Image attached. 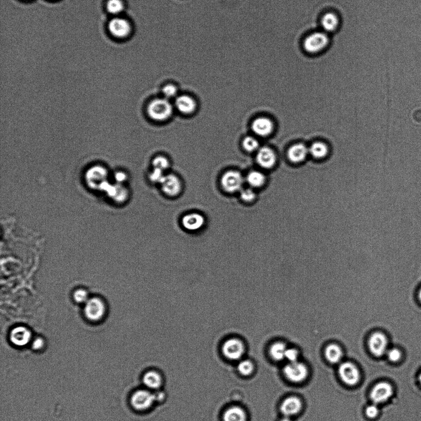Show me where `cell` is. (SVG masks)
Segmentation results:
<instances>
[{
  "label": "cell",
  "instance_id": "6da1fadb",
  "mask_svg": "<svg viewBox=\"0 0 421 421\" xmlns=\"http://www.w3.org/2000/svg\"><path fill=\"white\" fill-rule=\"evenodd\" d=\"M174 107L166 98H158L152 100L147 106V113L149 118L157 122H164L173 115Z\"/></svg>",
  "mask_w": 421,
  "mask_h": 421
},
{
  "label": "cell",
  "instance_id": "7a4b0ae2",
  "mask_svg": "<svg viewBox=\"0 0 421 421\" xmlns=\"http://www.w3.org/2000/svg\"><path fill=\"white\" fill-rule=\"evenodd\" d=\"M328 33L324 31L310 33L302 43L303 50L310 54H318L323 52L330 45Z\"/></svg>",
  "mask_w": 421,
  "mask_h": 421
},
{
  "label": "cell",
  "instance_id": "3957f363",
  "mask_svg": "<svg viewBox=\"0 0 421 421\" xmlns=\"http://www.w3.org/2000/svg\"><path fill=\"white\" fill-rule=\"evenodd\" d=\"M181 226L186 232L197 233L201 232L207 224V219L201 212L193 211L184 214L180 219Z\"/></svg>",
  "mask_w": 421,
  "mask_h": 421
},
{
  "label": "cell",
  "instance_id": "277c9868",
  "mask_svg": "<svg viewBox=\"0 0 421 421\" xmlns=\"http://www.w3.org/2000/svg\"><path fill=\"white\" fill-rule=\"evenodd\" d=\"M106 313V304L100 298H91L85 304L84 315L88 321L92 322L102 320L105 316Z\"/></svg>",
  "mask_w": 421,
  "mask_h": 421
},
{
  "label": "cell",
  "instance_id": "5b68a950",
  "mask_svg": "<svg viewBox=\"0 0 421 421\" xmlns=\"http://www.w3.org/2000/svg\"><path fill=\"white\" fill-rule=\"evenodd\" d=\"M244 179L239 171L230 170L224 173L221 178L220 183L224 191L233 194L240 192L243 189Z\"/></svg>",
  "mask_w": 421,
  "mask_h": 421
},
{
  "label": "cell",
  "instance_id": "8992f818",
  "mask_svg": "<svg viewBox=\"0 0 421 421\" xmlns=\"http://www.w3.org/2000/svg\"><path fill=\"white\" fill-rule=\"evenodd\" d=\"M222 352L226 357L236 361L241 359L245 352V345L241 338L229 337L223 343Z\"/></svg>",
  "mask_w": 421,
  "mask_h": 421
},
{
  "label": "cell",
  "instance_id": "52a82bcc",
  "mask_svg": "<svg viewBox=\"0 0 421 421\" xmlns=\"http://www.w3.org/2000/svg\"><path fill=\"white\" fill-rule=\"evenodd\" d=\"M368 344L371 353L377 357H380L387 352L388 338L382 331H374L369 336Z\"/></svg>",
  "mask_w": 421,
  "mask_h": 421
},
{
  "label": "cell",
  "instance_id": "ba28073f",
  "mask_svg": "<svg viewBox=\"0 0 421 421\" xmlns=\"http://www.w3.org/2000/svg\"><path fill=\"white\" fill-rule=\"evenodd\" d=\"M156 401L155 393L146 390H140L135 392L131 398V404L135 410L145 411L148 410Z\"/></svg>",
  "mask_w": 421,
  "mask_h": 421
},
{
  "label": "cell",
  "instance_id": "9c48e42d",
  "mask_svg": "<svg viewBox=\"0 0 421 421\" xmlns=\"http://www.w3.org/2000/svg\"><path fill=\"white\" fill-rule=\"evenodd\" d=\"M284 374L287 379L291 382L299 383L306 379L308 375V370L306 365L302 362H290L284 367Z\"/></svg>",
  "mask_w": 421,
  "mask_h": 421
},
{
  "label": "cell",
  "instance_id": "30bf717a",
  "mask_svg": "<svg viewBox=\"0 0 421 421\" xmlns=\"http://www.w3.org/2000/svg\"><path fill=\"white\" fill-rule=\"evenodd\" d=\"M160 185L161 186L162 192L169 197H176L182 190V183L180 178L173 174L165 175Z\"/></svg>",
  "mask_w": 421,
  "mask_h": 421
},
{
  "label": "cell",
  "instance_id": "8fae6325",
  "mask_svg": "<svg viewBox=\"0 0 421 421\" xmlns=\"http://www.w3.org/2000/svg\"><path fill=\"white\" fill-rule=\"evenodd\" d=\"M339 374L343 382L350 386L356 385L360 379L358 368L350 362H343L340 365Z\"/></svg>",
  "mask_w": 421,
  "mask_h": 421
},
{
  "label": "cell",
  "instance_id": "7c38bea8",
  "mask_svg": "<svg viewBox=\"0 0 421 421\" xmlns=\"http://www.w3.org/2000/svg\"><path fill=\"white\" fill-rule=\"evenodd\" d=\"M393 392L392 387L389 383L379 382L372 389L370 395L371 399L374 404H383L391 397Z\"/></svg>",
  "mask_w": 421,
  "mask_h": 421
},
{
  "label": "cell",
  "instance_id": "4fadbf2b",
  "mask_svg": "<svg viewBox=\"0 0 421 421\" xmlns=\"http://www.w3.org/2000/svg\"><path fill=\"white\" fill-rule=\"evenodd\" d=\"M131 29V25L130 22L127 20L123 19V18H114L109 22V31L116 38H127L130 34Z\"/></svg>",
  "mask_w": 421,
  "mask_h": 421
},
{
  "label": "cell",
  "instance_id": "5bb4252c",
  "mask_svg": "<svg viewBox=\"0 0 421 421\" xmlns=\"http://www.w3.org/2000/svg\"><path fill=\"white\" fill-rule=\"evenodd\" d=\"M175 106L177 109L184 115H192L197 109L195 98L189 95H180L175 98Z\"/></svg>",
  "mask_w": 421,
  "mask_h": 421
},
{
  "label": "cell",
  "instance_id": "9a60e30c",
  "mask_svg": "<svg viewBox=\"0 0 421 421\" xmlns=\"http://www.w3.org/2000/svg\"><path fill=\"white\" fill-rule=\"evenodd\" d=\"M256 161L261 168L266 169V170L271 169L276 164L275 153L269 147H263L258 150Z\"/></svg>",
  "mask_w": 421,
  "mask_h": 421
},
{
  "label": "cell",
  "instance_id": "2e32d148",
  "mask_svg": "<svg viewBox=\"0 0 421 421\" xmlns=\"http://www.w3.org/2000/svg\"><path fill=\"white\" fill-rule=\"evenodd\" d=\"M251 127L254 133L258 136L266 137L272 133L274 125L270 119L260 117L254 120Z\"/></svg>",
  "mask_w": 421,
  "mask_h": 421
},
{
  "label": "cell",
  "instance_id": "e0dca14e",
  "mask_svg": "<svg viewBox=\"0 0 421 421\" xmlns=\"http://www.w3.org/2000/svg\"><path fill=\"white\" fill-rule=\"evenodd\" d=\"M31 337V332L23 326L14 328L10 333L11 342L17 346L26 345L30 342Z\"/></svg>",
  "mask_w": 421,
  "mask_h": 421
},
{
  "label": "cell",
  "instance_id": "ac0fdd59",
  "mask_svg": "<svg viewBox=\"0 0 421 421\" xmlns=\"http://www.w3.org/2000/svg\"><path fill=\"white\" fill-rule=\"evenodd\" d=\"M106 171L102 167L92 168L87 175V182L94 188L103 189L105 186Z\"/></svg>",
  "mask_w": 421,
  "mask_h": 421
},
{
  "label": "cell",
  "instance_id": "d6986e66",
  "mask_svg": "<svg viewBox=\"0 0 421 421\" xmlns=\"http://www.w3.org/2000/svg\"><path fill=\"white\" fill-rule=\"evenodd\" d=\"M340 19L334 12L329 11L322 15L321 19V26L322 31L327 33L334 32L339 29Z\"/></svg>",
  "mask_w": 421,
  "mask_h": 421
},
{
  "label": "cell",
  "instance_id": "ffe728a7",
  "mask_svg": "<svg viewBox=\"0 0 421 421\" xmlns=\"http://www.w3.org/2000/svg\"><path fill=\"white\" fill-rule=\"evenodd\" d=\"M302 407V402L299 398L296 396H291L282 402L281 410L285 416L291 417L299 413Z\"/></svg>",
  "mask_w": 421,
  "mask_h": 421
},
{
  "label": "cell",
  "instance_id": "44dd1931",
  "mask_svg": "<svg viewBox=\"0 0 421 421\" xmlns=\"http://www.w3.org/2000/svg\"><path fill=\"white\" fill-rule=\"evenodd\" d=\"M309 153V149L303 144H295L288 150V157L294 163H299L306 158Z\"/></svg>",
  "mask_w": 421,
  "mask_h": 421
},
{
  "label": "cell",
  "instance_id": "7402d4cb",
  "mask_svg": "<svg viewBox=\"0 0 421 421\" xmlns=\"http://www.w3.org/2000/svg\"><path fill=\"white\" fill-rule=\"evenodd\" d=\"M224 421H247V415L243 409L239 407L229 408L223 414Z\"/></svg>",
  "mask_w": 421,
  "mask_h": 421
},
{
  "label": "cell",
  "instance_id": "603a6c76",
  "mask_svg": "<svg viewBox=\"0 0 421 421\" xmlns=\"http://www.w3.org/2000/svg\"><path fill=\"white\" fill-rule=\"evenodd\" d=\"M143 382L147 388L157 390L162 386V378L158 372L149 371L144 374Z\"/></svg>",
  "mask_w": 421,
  "mask_h": 421
},
{
  "label": "cell",
  "instance_id": "cb8c5ba5",
  "mask_svg": "<svg viewBox=\"0 0 421 421\" xmlns=\"http://www.w3.org/2000/svg\"><path fill=\"white\" fill-rule=\"evenodd\" d=\"M326 356L331 363L336 364L339 362L342 356V351L340 347L336 343H331L326 349Z\"/></svg>",
  "mask_w": 421,
  "mask_h": 421
},
{
  "label": "cell",
  "instance_id": "d4e9b609",
  "mask_svg": "<svg viewBox=\"0 0 421 421\" xmlns=\"http://www.w3.org/2000/svg\"><path fill=\"white\" fill-rule=\"evenodd\" d=\"M246 180L251 188H260L265 184L266 177L261 172L253 171L248 174Z\"/></svg>",
  "mask_w": 421,
  "mask_h": 421
},
{
  "label": "cell",
  "instance_id": "484cf974",
  "mask_svg": "<svg viewBox=\"0 0 421 421\" xmlns=\"http://www.w3.org/2000/svg\"><path fill=\"white\" fill-rule=\"evenodd\" d=\"M288 348L284 342H276L273 343L270 349L272 358L276 361H281L285 358V352Z\"/></svg>",
  "mask_w": 421,
  "mask_h": 421
},
{
  "label": "cell",
  "instance_id": "4316f807",
  "mask_svg": "<svg viewBox=\"0 0 421 421\" xmlns=\"http://www.w3.org/2000/svg\"><path fill=\"white\" fill-rule=\"evenodd\" d=\"M309 151L313 157L316 159H322L328 155V148L324 143L318 142L313 143L310 147Z\"/></svg>",
  "mask_w": 421,
  "mask_h": 421
},
{
  "label": "cell",
  "instance_id": "83f0119b",
  "mask_svg": "<svg viewBox=\"0 0 421 421\" xmlns=\"http://www.w3.org/2000/svg\"><path fill=\"white\" fill-rule=\"evenodd\" d=\"M161 91L163 96L166 99L170 100L178 96V86L172 82H168L163 85Z\"/></svg>",
  "mask_w": 421,
  "mask_h": 421
},
{
  "label": "cell",
  "instance_id": "f1b7e54d",
  "mask_svg": "<svg viewBox=\"0 0 421 421\" xmlns=\"http://www.w3.org/2000/svg\"><path fill=\"white\" fill-rule=\"evenodd\" d=\"M242 146L244 150L248 153H253L259 150V141L252 136L245 137L242 140Z\"/></svg>",
  "mask_w": 421,
  "mask_h": 421
},
{
  "label": "cell",
  "instance_id": "f546056e",
  "mask_svg": "<svg viewBox=\"0 0 421 421\" xmlns=\"http://www.w3.org/2000/svg\"><path fill=\"white\" fill-rule=\"evenodd\" d=\"M241 200L245 204H253L256 199V193H255L253 188L242 189L240 193Z\"/></svg>",
  "mask_w": 421,
  "mask_h": 421
},
{
  "label": "cell",
  "instance_id": "4dcf8cb0",
  "mask_svg": "<svg viewBox=\"0 0 421 421\" xmlns=\"http://www.w3.org/2000/svg\"><path fill=\"white\" fill-rule=\"evenodd\" d=\"M153 168L165 171L170 168V162L165 156L159 155L156 156L152 160Z\"/></svg>",
  "mask_w": 421,
  "mask_h": 421
},
{
  "label": "cell",
  "instance_id": "1f68e13d",
  "mask_svg": "<svg viewBox=\"0 0 421 421\" xmlns=\"http://www.w3.org/2000/svg\"><path fill=\"white\" fill-rule=\"evenodd\" d=\"M254 367L252 362L248 359H245L239 362L238 365V370L242 376H248L253 373Z\"/></svg>",
  "mask_w": 421,
  "mask_h": 421
},
{
  "label": "cell",
  "instance_id": "d6a6232c",
  "mask_svg": "<svg viewBox=\"0 0 421 421\" xmlns=\"http://www.w3.org/2000/svg\"><path fill=\"white\" fill-rule=\"evenodd\" d=\"M124 8V5L122 0H109L107 4V10L113 14L121 13Z\"/></svg>",
  "mask_w": 421,
  "mask_h": 421
},
{
  "label": "cell",
  "instance_id": "836d02e7",
  "mask_svg": "<svg viewBox=\"0 0 421 421\" xmlns=\"http://www.w3.org/2000/svg\"><path fill=\"white\" fill-rule=\"evenodd\" d=\"M73 297L75 302L79 304H85L90 299L88 298L87 291L83 288L76 290L73 293Z\"/></svg>",
  "mask_w": 421,
  "mask_h": 421
},
{
  "label": "cell",
  "instance_id": "e575fe53",
  "mask_svg": "<svg viewBox=\"0 0 421 421\" xmlns=\"http://www.w3.org/2000/svg\"><path fill=\"white\" fill-rule=\"evenodd\" d=\"M164 171L153 168V170L149 174V180L154 184H161L165 177Z\"/></svg>",
  "mask_w": 421,
  "mask_h": 421
},
{
  "label": "cell",
  "instance_id": "d590c367",
  "mask_svg": "<svg viewBox=\"0 0 421 421\" xmlns=\"http://www.w3.org/2000/svg\"><path fill=\"white\" fill-rule=\"evenodd\" d=\"M386 353L389 361L393 362H398L401 358V353L397 349H392L387 350Z\"/></svg>",
  "mask_w": 421,
  "mask_h": 421
},
{
  "label": "cell",
  "instance_id": "8d00e7d4",
  "mask_svg": "<svg viewBox=\"0 0 421 421\" xmlns=\"http://www.w3.org/2000/svg\"><path fill=\"white\" fill-rule=\"evenodd\" d=\"M299 358V352L295 349H288L285 352V358H286L290 362L298 361Z\"/></svg>",
  "mask_w": 421,
  "mask_h": 421
},
{
  "label": "cell",
  "instance_id": "74e56055",
  "mask_svg": "<svg viewBox=\"0 0 421 421\" xmlns=\"http://www.w3.org/2000/svg\"><path fill=\"white\" fill-rule=\"evenodd\" d=\"M379 413V409H378L376 404L369 406L366 410V414L367 416L370 418H374L377 416Z\"/></svg>",
  "mask_w": 421,
  "mask_h": 421
},
{
  "label": "cell",
  "instance_id": "f35d334b",
  "mask_svg": "<svg viewBox=\"0 0 421 421\" xmlns=\"http://www.w3.org/2000/svg\"><path fill=\"white\" fill-rule=\"evenodd\" d=\"M44 346V340L42 338H36L32 343V349L35 350H41Z\"/></svg>",
  "mask_w": 421,
  "mask_h": 421
},
{
  "label": "cell",
  "instance_id": "ab89813d",
  "mask_svg": "<svg viewBox=\"0 0 421 421\" xmlns=\"http://www.w3.org/2000/svg\"><path fill=\"white\" fill-rule=\"evenodd\" d=\"M156 397V401H162L164 400L165 395L164 393L161 392H158L155 393Z\"/></svg>",
  "mask_w": 421,
  "mask_h": 421
},
{
  "label": "cell",
  "instance_id": "60d3db41",
  "mask_svg": "<svg viewBox=\"0 0 421 421\" xmlns=\"http://www.w3.org/2000/svg\"><path fill=\"white\" fill-rule=\"evenodd\" d=\"M417 297L418 301H419V302L421 304V285H420V287L419 288V289H418L417 294Z\"/></svg>",
  "mask_w": 421,
  "mask_h": 421
},
{
  "label": "cell",
  "instance_id": "b9f144b4",
  "mask_svg": "<svg viewBox=\"0 0 421 421\" xmlns=\"http://www.w3.org/2000/svg\"><path fill=\"white\" fill-rule=\"evenodd\" d=\"M281 421H293L291 420L290 417L285 416Z\"/></svg>",
  "mask_w": 421,
  "mask_h": 421
},
{
  "label": "cell",
  "instance_id": "7bdbcfd3",
  "mask_svg": "<svg viewBox=\"0 0 421 421\" xmlns=\"http://www.w3.org/2000/svg\"><path fill=\"white\" fill-rule=\"evenodd\" d=\"M419 382H420V385H421V373L420 374L419 376Z\"/></svg>",
  "mask_w": 421,
  "mask_h": 421
}]
</instances>
